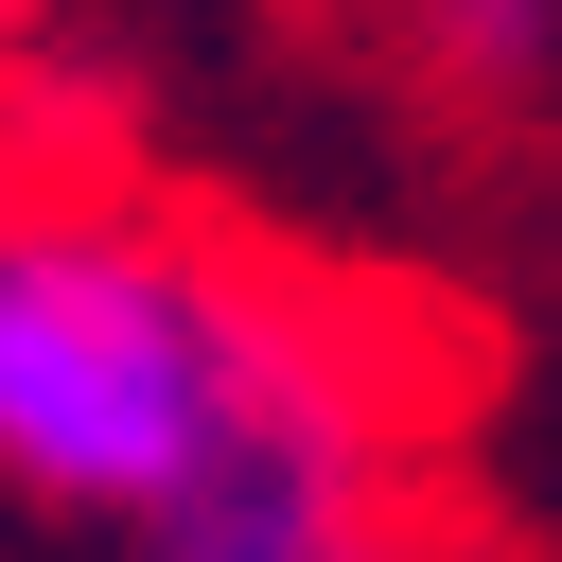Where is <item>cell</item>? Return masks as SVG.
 Wrapping results in <instances>:
<instances>
[{"mask_svg": "<svg viewBox=\"0 0 562 562\" xmlns=\"http://www.w3.org/2000/svg\"><path fill=\"white\" fill-rule=\"evenodd\" d=\"M299 316L316 299H281L263 263L193 246L140 193L0 211V492L158 527V492L228 439V404L299 351Z\"/></svg>", "mask_w": 562, "mask_h": 562, "instance_id": "obj_1", "label": "cell"}, {"mask_svg": "<svg viewBox=\"0 0 562 562\" xmlns=\"http://www.w3.org/2000/svg\"><path fill=\"white\" fill-rule=\"evenodd\" d=\"M404 18H422L457 70H527V53H544V0H404Z\"/></svg>", "mask_w": 562, "mask_h": 562, "instance_id": "obj_2", "label": "cell"}, {"mask_svg": "<svg viewBox=\"0 0 562 562\" xmlns=\"http://www.w3.org/2000/svg\"><path fill=\"white\" fill-rule=\"evenodd\" d=\"M386 562H422V544H386Z\"/></svg>", "mask_w": 562, "mask_h": 562, "instance_id": "obj_3", "label": "cell"}, {"mask_svg": "<svg viewBox=\"0 0 562 562\" xmlns=\"http://www.w3.org/2000/svg\"><path fill=\"white\" fill-rule=\"evenodd\" d=\"M369 562H386V544H369Z\"/></svg>", "mask_w": 562, "mask_h": 562, "instance_id": "obj_4", "label": "cell"}, {"mask_svg": "<svg viewBox=\"0 0 562 562\" xmlns=\"http://www.w3.org/2000/svg\"><path fill=\"white\" fill-rule=\"evenodd\" d=\"M0 18H18V0H0Z\"/></svg>", "mask_w": 562, "mask_h": 562, "instance_id": "obj_5", "label": "cell"}]
</instances>
